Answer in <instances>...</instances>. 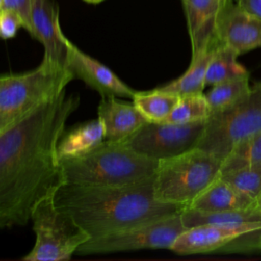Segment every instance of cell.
Masks as SVG:
<instances>
[{"mask_svg":"<svg viewBox=\"0 0 261 261\" xmlns=\"http://www.w3.org/2000/svg\"><path fill=\"white\" fill-rule=\"evenodd\" d=\"M83 1H85L87 3H90V4H98V3L102 2V1H105V0H83Z\"/></svg>","mask_w":261,"mask_h":261,"instance_id":"cell-30","label":"cell"},{"mask_svg":"<svg viewBox=\"0 0 261 261\" xmlns=\"http://www.w3.org/2000/svg\"><path fill=\"white\" fill-rule=\"evenodd\" d=\"M20 28H23V20L16 11L6 7L0 9V39L14 38Z\"/></svg>","mask_w":261,"mask_h":261,"instance_id":"cell-26","label":"cell"},{"mask_svg":"<svg viewBox=\"0 0 261 261\" xmlns=\"http://www.w3.org/2000/svg\"><path fill=\"white\" fill-rule=\"evenodd\" d=\"M222 160L200 148L159 161L154 176L155 197L189 207L220 175Z\"/></svg>","mask_w":261,"mask_h":261,"instance_id":"cell-5","label":"cell"},{"mask_svg":"<svg viewBox=\"0 0 261 261\" xmlns=\"http://www.w3.org/2000/svg\"><path fill=\"white\" fill-rule=\"evenodd\" d=\"M261 221L243 224H201L185 229L170 250L178 255L220 251L246 234L260 231Z\"/></svg>","mask_w":261,"mask_h":261,"instance_id":"cell-10","label":"cell"},{"mask_svg":"<svg viewBox=\"0 0 261 261\" xmlns=\"http://www.w3.org/2000/svg\"><path fill=\"white\" fill-rule=\"evenodd\" d=\"M259 248L261 249V233H260V236H259Z\"/></svg>","mask_w":261,"mask_h":261,"instance_id":"cell-32","label":"cell"},{"mask_svg":"<svg viewBox=\"0 0 261 261\" xmlns=\"http://www.w3.org/2000/svg\"><path fill=\"white\" fill-rule=\"evenodd\" d=\"M60 165L64 184L77 186H123L155 175L159 161L142 155L123 142L104 140L91 151Z\"/></svg>","mask_w":261,"mask_h":261,"instance_id":"cell-3","label":"cell"},{"mask_svg":"<svg viewBox=\"0 0 261 261\" xmlns=\"http://www.w3.org/2000/svg\"><path fill=\"white\" fill-rule=\"evenodd\" d=\"M98 118L103 124L105 140L112 142L124 141L148 121L134 103L120 101L115 96L102 97Z\"/></svg>","mask_w":261,"mask_h":261,"instance_id":"cell-15","label":"cell"},{"mask_svg":"<svg viewBox=\"0 0 261 261\" xmlns=\"http://www.w3.org/2000/svg\"><path fill=\"white\" fill-rule=\"evenodd\" d=\"M53 192L41 199L33 209L31 220L36 241L24 261H63L71 259L77 249L91 239L71 214L55 203Z\"/></svg>","mask_w":261,"mask_h":261,"instance_id":"cell-6","label":"cell"},{"mask_svg":"<svg viewBox=\"0 0 261 261\" xmlns=\"http://www.w3.org/2000/svg\"><path fill=\"white\" fill-rule=\"evenodd\" d=\"M67 69L97 91L102 97L115 96L133 99L136 91L123 83L110 68L83 52L69 41L66 61Z\"/></svg>","mask_w":261,"mask_h":261,"instance_id":"cell-13","label":"cell"},{"mask_svg":"<svg viewBox=\"0 0 261 261\" xmlns=\"http://www.w3.org/2000/svg\"><path fill=\"white\" fill-rule=\"evenodd\" d=\"M178 98L176 95L156 88L149 91H136L132 100L148 121L162 122L170 114Z\"/></svg>","mask_w":261,"mask_h":261,"instance_id":"cell-21","label":"cell"},{"mask_svg":"<svg viewBox=\"0 0 261 261\" xmlns=\"http://www.w3.org/2000/svg\"><path fill=\"white\" fill-rule=\"evenodd\" d=\"M180 213L105 236L91 238L77 249L76 254H108L143 249L170 250L177 237L187 229Z\"/></svg>","mask_w":261,"mask_h":261,"instance_id":"cell-8","label":"cell"},{"mask_svg":"<svg viewBox=\"0 0 261 261\" xmlns=\"http://www.w3.org/2000/svg\"><path fill=\"white\" fill-rule=\"evenodd\" d=\"M79 105L64 90L0 130V228L25 225L36 204L64 184L57 145Z\"/></svg>","mask_w":261,"mask_h":261,"instance_id":"cell-1","label":"cell"},{"mask_svg":"<svg viewBox=\"0 0 261 261\" xmlns=\"http://www.w3.org/2000/svg\"><path fill=\"white\" fill-rule=\"evenodd\" d=\"M154 176L123 186L62 184L55 193V203L71 214L91 238L168 217L187 208L158 200Z\"/></svg>","mask_w":261,"mask_h":261,"instance_id":"cell-2","label":"cell"},{"mask_svg":"<svg viewBox=\"0 0 261 261\" xmlns=\"http://www.w3.org/2000/svg\"><path fill=\"white\" fill-rule=\"evenodd\" d=\"M105 140L104 127L100 119H92L76 124L62 133L58 145V159L73 158L83 155Z\"/></svg>","mask_w":261,"mask_h":261,"instance_id":"cell-17","label":"cell"},{"mask_svg":"<svg viewBox=\"0 0 261 261\" xmlns=\"http://www.w3.org/2000/svg\"><path fill=\"white\" fill-rule=\"evenodd\" d=\"M31 2L32 0H4V7L16 11L23 20V29L31 33Z\"/></svg>","mask_w":261,"mask_h":261,"instance_id":"cell-27","label":"cell"},{"mask_svg":"<svg viewBox=\"0 0 261 261\" xmlns=\"http://www.w3.org/2000/svg\"><path fill=\"white\" fill-rule=\"evenodd\" d=\"M228 0H181L188 31L192 43V53L215 47L216 25Z\"/></svg>","mask_w":261,"mask_h":261,"instance_id":"cell-14","label":"cell"},{"mask_svg":"<svg viewBox=\"0 0 261 261\" xmlns=\"http://www.w3.org/2000/svg\"><path fill=\"white\" fill-rule=\"evenodd\" d=\"M255 207L261 211V193L259 194V196L256 198L255 200Z\"/></svg>","mask_w":261,"mask_h":261,"instance_id":"cell-29","label":"cell"},{"mask_svg":"<svg viewBox=\"0 0 261 261\" xmlns=\"http://www.w3.org/2000/svg\"><path fill=\"white\" fill-rule=\"evenodd\" d=\"M250 90L249 77L230 80L212 86V89L205 94L211 114L233 105L243 99Z\"/></svg>","mask_w":261,"mask_h":261,"instance_id":"cell-23","label":"cell"},{"mask_svg":"<svg viewBox=\"0 0 261 261\" xmlns=\"http://www.w3.org/2000/svg\"><path fill=\"white\" fill-rule=\"evenodd\" d=\"M220 177L254 200L261 193V165L244 166L221 171Z\"/></svg>","mask_w":261,"mask_h":261,"instance_id":"cell-25","label":"cell"},{"mask_svg":"<svg viewBox=\"0 0 261 261\" xmlns=\"http://www.w3.org/2000/svg\"><path fill=\"white\" fill-rule=\"evenodd\" d=\"M215 47L192 53V61L189 68L180 76L159 87V89L178 97L203 93V90L206 87V70Z\"/></svg>","mask_w":261,"mask_h":261,"instance_id":"cell-18","label":"cell"},{"mask_svg":"<svg viewBox=\"0 0 261 261\" xmlns=\"http://www.w3.org/2000/svg\"><path fill=\"white\" fill-rule=\"evenodd\" d=\"M4 7V0H0V9Z\"/></svg>","mask_w":261,"mask_h":261,"instance_id":"cell-31","label":"cell"},{"mask_svg":"<svg viewBox=\"0 0 261 261\" xmlns=\"http://www.w3.org/2000/svg\"><path fill=\"white\" fill-rule=\"evenodd\" d=\"M261 132V83L233 105L213 113L206 120L198 142L200 148L222 161L231 150Z\"/></svg>","mask_w":261,"mask_h":261,"instance_id":"cell-7","label":"cell"},{"mask_svg":"<svg viewBox=\"0 0 261 261\" xmlns=\"http://www.w3.org/2000/svg\"><path fill=\"white\" fill-rule=\"evenodd\" d=\"M74 79L66 68L46 60L20 73H0V130L63 92Z\"/></svg>","mask_w":261,"mask_h":261,"instance_id":"cell-4","label":"cell"},{"mask_svg":"<svg viewBox=\"0 0 261 261\" xmlns=\"http://www.w3.org/2000/svg\"><path fill=\"white\" fill-rule=\"evenodd\" d=\"M31 25L30 35L44 47L43 60L66 67L69 40L61 31L56 3L53 0H32Z\"/></svg>","mask_w":261,"mask_h":261,"instance_id":"cell-11","label":"cell"},{"mask_svg":"<svg viewBox=\"0 0 261 261\" xmlns=\"http://www.w3.org/2000/svg\"><path fill=\"white\" fill-rule=\"evenodd\" d=\"M205 124L206 120L186 124L147 121L121 142L136 152L160 161L196 148Z\"/></svg>","mask_w":261,"mask_h":261,"instance_id":"cell-9","label":"cell"},{"mask_svg":"<svg viewBox=\"0 0 261 261\" xmlns=\"http://www.w3.org/2000/svg\"><path fill=\"white\" fill-rule=\"evenodd\" d=\"M210 115V106L203 92L179 97L176 105L164 122L179 124L193 123L207 120Z\"/></svg>","mask_w":261,"mask_h":261,"instance_id":"cell-22","label":"cell"},{"mask_svg":"<svg viewBox=\"0 0 261 261\" xmlns=\"http://www.w3.org/2000/svg\"><path fill=\"white\" fill-rule=\"evenodd\" d=\"M252 207H255V200L234 189L220 175L189 206V208L205 213L245 210Z\"/></svg>","mask_w":261,"mask_h":261,"instance_id":"cell-16","label":"cell"},{"mask_svg":"<svg viewBox=\"0 0 261 261\" xmlns=\"http://www.w3.org/2000/svg\"><path fill=\"white\" fill-rule=\"evenodd\" d=\"M180 215L186 228L201 224H243L261 221V211L256 207L215 213L200 212L187 207Z\"/></svg>","mask_w":261,"mask_h":261,"instance_id":"cell-20","label":"cell"},{"mask_svg":"<svg viewBox=\"0 0 261 261\" xmlns=\"http://www.w3.org/2000/svg\"><path fill=\"white\" fill-rule=\"evenodd\" d=\"M240 8L261 18V0H232Z\"/></svg>","mask_w":261,"mask_h":261,"instance_id":"cell-28","label":"cell"},{"mask_svg":"<svg viewBox=\"0 0 261 261\" xmlns=\"http://www.w3.org/2000/svg\"><path fill=\"white\" fill-rule=\"evenodd\" d=\"M216 40L238 55L261 47V18L228 0L217 21Z\"/></svg>","mask_w":261,"mask_h":261,"instance_id":"cell-12","label":"cell"},{"mask_svg":"<svg viewBox=\"0 0 261 261\" xmlns=\"http://www.w3.org/2000/svg\"><path fill=\"white\" fill-rule=\"evenodd\" d=\"M238 56L230 48L218 44L214 48L206 70L205 86H214L230 80L249 77V71L238 61Z\"/></svg>","mask_w":261,"mask_h":261,"instance_id":"cell-19","label":"cell"},{"mask_svg":"<svg viewBox=\"0 0 261 261\" xmlns=\"http://www.w3.org/2000/svg\"><path fill=\"white\" fill-rule=\"evenodd\" d=\"M251 165H261V132L237 145L224 158L221 171Z\"/></svg>","mask_w":261,"mask_h":261,"instance_id":"cell-24","label":"cell"}]
</instances>
